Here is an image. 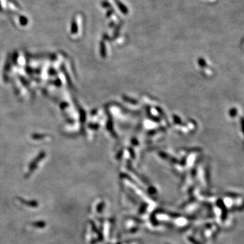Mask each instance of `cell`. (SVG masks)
<instances>
[{"label": "cell", "mask_w": 244, "mask_h": 244, "mask_svg": "<svg viewBox=\"0 0 244 244\" xmlns=\"http://www.w3.org/2000/svg\"><path fill=\"white\" fill-rule=\"evenodd\" d=\"M114 1H115V4H116V6H117V8H119V10H120V12H121L122 14H124L125 15L128 14V12H129L128 8H127V6L125 5L124 3H122L120 0H114Z\"/></svg>", "instance_id": "1"}, {"label": "cell", "mask_w": 244, "mask_h": 244, "mask_svg": "<svg viewBox=\"0 0 244 244\" xmlns=\"http://www.w3.org/2000/svg\"><path fill=\"white\" fill-rule=\"evenodd\" d=\"M78 31V25L77 23V21L75 19L72 20L71 21V31L73 34H75V33H77Z\"/></svg>", "instance_id": "2"}, {"label": "cell", "mask_w": 244, "mask_h": 244, "mask_svg": "<svg viewBox=\"0 0 244 244\" xmlns=\"http://www.w3.org/2000/svg\"><path fill=\"white\" fill-rule=\"evenodd\" d=\"M2 6H1V3H0V11L2 10Z\"/></svg>", "instance_id": "7"}, {"label": "cell", "mask_w": 244, "mask_h": 244, "mask_svg": "<svg viewBox=\"0 0 244 244\" xmlns=\"http://www.w3.org/2000/svg\"><path fill=\"white\" fill-rule=\"evenodd\" d=\"M19 20H20V24L23 25V26H25V25H27L28 24V19L24 16H20L19 18Z\"/></svg>", "instance_id": "3"}, {"label": "cell", "mask_w": 244, "mask_h": 244, "mask_svg": "<svg viewBox=\"0 0 244 244\" xmlns=\"http://www.w3.org/2000/svg\"><path fill=\"white\" fill-rule=\"evenodd\" d=\"M115 13V10L113 9V8H109V9L108 10V11L107 12V14H106V16L107 18H109L111 17V16Z\"/></svg>", "instance_id": "5"}, {"label": "cell", "mask_w": 244, "mask_h": 244, "mask_svg": "<svg viewBox=\"0 0 244 244\" xmlns=\"http://www.w3.org/2000/svg\"><path fill=\"white\" fill-rule=\"evenodd\" d=\"M101 6L103 8H107V9H109V8H112L111 7V4L109 3V2H107V1H103L101 2Z\"/></svg>", "instance_id": "4"}, {"label": "cell", "mask_w": 244, "mask_h": 244, "mask_svg": "<svg viewBox=\"0 0 244 244\" xmlns=\"http://www.w3.org/2000/svg\"><path fill=\"white\" fill-rule=\"evenodd\" d=\"M115 21H114V20L111 21V23L109 24V27H110V28L115 27Z\"/></svg>", "instance_id": "6"}]
</instances>
